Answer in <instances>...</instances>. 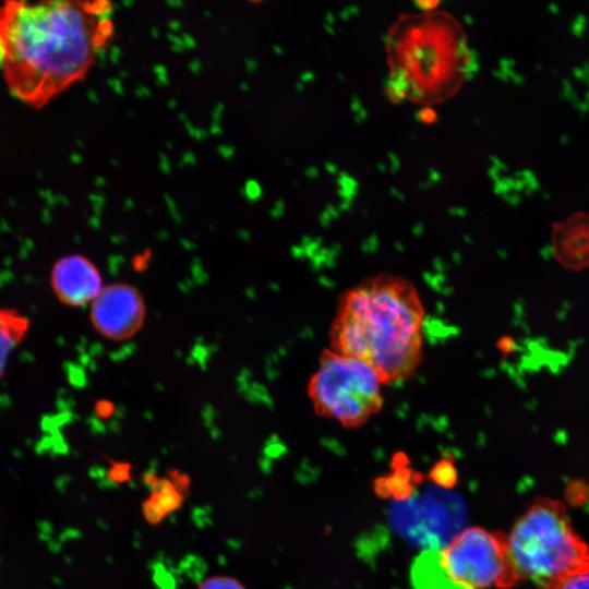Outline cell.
I'll list each match as a JSON object with an SVG mask.
<instances>
[{
  "instance_id": "1",
  "label": "cell",
  "mask_w": 589,
  "mask_h": 589,
  "mask_svg": "<svg viewBox=\"0 0 589 589\" xmlns=\"http://www.w3.org/2000/svg\"><path fill=\"white\" fill-rule=\"evenodd\" d=\"M109 2L0 5V69L11 93L40 108L82 80L113 32Z\"/></svg>"
},
{
  "instance_id": "2",
  "label": "cell",
  "mask_w": 589,
  "mask_h": 589,
  "mask_svg": "<svg viewBox=\"0 0 589 589\" xmlns=\"http://www.w3.org/2000/svg\"><path fill=\"white\" fill-rule=\"evenodd\" d=\"M423 322L414 286L378 274L340 297L329 330L330 349L365 361L386 385L406 381L422 361Z\"/></svg>"
},
{
  "instance_id": "3",
  "label": "cell",
  "mask_w": 589,
  "mask_h": 589,
  "mask_svg": "<svg viewBox=\"0 0 589 589\" xmlns=\"http://www.w3.org/2000/svg\"><path fill=\"white\" fill-rule=\"evenodd\" d=\"M508 540L522 579L538 589H553L562 579L589 570V545L557 500L537 498L514 524Z\"/></svg>"
},
{
  "instance_id": "4",
  "label": "cell",
  "mask_w": 589,
  "mask_h": 589,
  "mask_svg": "<svg viewBox=\"0 0 589 589\" xmlns=\"http://www.w3.org/2000/svg\"><path fill=\"white\" fill-rule=\"evenodd\" d=\"M384 385L365 361L327 349L320 356L308 394L318 416L345 428H358L381 410Z\"/></svg>"
},
{
  "instance_id": "5",
  "label": "cell",
  "mask_w": 589,
  "mask_h": 589,
  "mask_svg": "<svg viewBox=\"0 0 589 589\" xmlns=\"http://www.w3.org/2000/svg\"><path fill=\"white\" fill-rule=\"evenodd\" d=\"M438 566L461 589H510L524 581L513 558L508 534L469 527L441 549Z\"/></svg>"
},
{
  "instance_id": "6",
  "label": "cell",
  "mask_w": 589,
  "mask_h": 589,
  "mask_svg": "<svg viewBox=\"0 0 589 589\" xmlns=\"http://www.w3.org/2000/svg\"><path fill=\"white\" fill-rule=\"evenodd\" d=\"M146 305L142 293L128 283L105 285L89 304L93 327L110 340L132 338L144 325Z\"/></svg>"
},
{
  "instance_id": "7",
  "label": "cell",
  "mask_w": 589,
  "mask_h": 589,
  "mask_svg": "<svg viewBox=\"0 0 589 589\" xmlns=\"http://www.w3.org/2000/svg\"><path fill=\"white\" fill-rule=\"evenodd\" d=\"M50 285L60 302L74 308L89 305L105 286L98 267L82 254L58 260L50 273Z\"/></svg>"
},
{
  "instance_id": "8",
  "label": "cell",
  "mask_w": 589,
  "mask_h": 589,
  "mask_svg": "<svg viewBox=\"0 0 589 589\" xmlns=\"http://www.w3.org/2000/svg\"><path fill=\"white\" fill-rule=\"evenodd\" d=\"M551 240L554 256L564 266L589 265V213L578 212L554 224Z\"/></svg>"
},
{
  "instance_id": "9",
  "label": "cell",
  "mask_w": 589,
  "mask_h": 589,
  "mask_svg": "<svg viewBox=\"0 0 589 589\" xmlns=\"http://www.w3.org/2000/svg\"><path fill=\"white\" fill-rule=\"evenodd\" d=\"M179 479H155L152 481V491L143 504V515L151 524H158L175 512L182 503L183 481Z\"/></svg>"
},
{
  "instance_id": "10",
  "label": "cell",
  "mask_w": 589,
  "mask_h": 589,
  "mask_svg": "<svg viewBox=\"0 0 589 589\" xmlns=\"http://www.w3.org/2000/svg\"><path fill=\"white\" fill-rule=\"evenodd\" d=\"M29 320L15 309L0 308V380L13 350L29 329Z\"/></svg>"
},
{
  "instance_id": "11",
  "label": "cell",
  "mask_w": 589,
  "mask_h": 589,
  "mask_svg": "<svg viewBox=\"0 0 589 589\" xmlns=\"http://www.w3.org/2000/svg\"><path fill=\"white\" fill-rule=\"evenodd\" d=\"M197 589H245V587L236 578L214 576L205 579Z\"/></svg>"
},
{
  "instance_id": "12",
  "label": "cell",
  "mask_w": 589,
  "mask_h": 589,
  "mask_svg": "<svg viewBox=\"0 0 589 589\" xmlns=\"http://www.w3.org/2000/svg\"><path fill=\"white\" fill-rule=\"evenodd\" d=\"M553 589H589V570L568 576L558 581Z\"/></svg>"
},
{
  "instance_id": "13",
  "label": "cell",
  "mask_w": 589,
  "mask_h": 589,
  "mask_svg": "<svg viewBox=\"0 0 589 589\" xmlns=\"http://www.w3.org/2000/svg\"><path fill=\"white\" fill-rule=\"evenodd\" d=\"M337 182L339 185V195L344 201L351 202L358 188L356 179L347 173H339Z\"/></svg>"
},
{
  "instance_id": "14",
  "label": "cell",
  "mask_w": 589,
  "mask_h": 589,
  "mask_svg": "<svg viewBox=\"0 0 589 589\" xmlns=\"http://www.w3.org/2000/svg\"><path fill=\"white\" fill-rule=\"evenodd\" d=\"M385 89L387 97L395 104L402 101L406 97L407 91L389 79L386 81Z\"/></svg>"
},
{
  "instance_id": "15",
  "label": "cell",
  "mask_w": 589,
  "mask_h": 589,
  "mask_svg": "<svg viewBox=\"0 0 589 589\" xmlns=\"http://www.w3.org/2000/svg\"><path fill=\"white\" fill-rule=\"evenodd\" d=\"M416 118L424 124H433L437 121V113L433 108L424 107L417 111Z\"/></svg>"
},
{
  "instance_id": "16",
  "label": "cell",
  "mask_w": 589,
  "mask_h": 589,
  "mask_svg": "<svg viewBox=\"0 0 589 589\" xmlns=\"http://www.w3.org/2000/svg\"><path fill=\"white\" fill-rule=\"evenodd\" d=\"M440 1L436 0H419L414 1L413 5L421 11H430L440 5Z\"/></svg>"
},
{
  "instance_id": "17",
  "label": "cell",
  "mask_w": 589,
  "mask_h": 589,
  "mask_svg": "<svg viewBox=\"0 0 589 589\" xmlns=\"http://www.w3.org/2000/svg\"><path fill=\"white\" fill-rule=\"evenodd\" d=\"M358 7L356 5H350L346 9L342 10V12L340 13V17L341 20H348L352 14H358Z\"/></svg>"
},
{
  "instance_id": "18",
  "label": "cell",
  "mask_w": 589,
  "mask_h": 589,
  "mask_svg": "<svg viewBox=\"0 0 589 589\" xmlns=\"http://www.w3.org/2000/svg\"><path fill=\"white\" fill-rule=\"evenodd\" d=\"M388 156H389V159H390V170H392V172L395 173L400 167L399 158H398V156H396L393 153H389Z\"/></svg>"
},
{
  "instance_id": "19",
  "label": "cell",
  "mask_w": 589,
  "mask_h": 589,
  "mask_svg": "<svg viewBox=\"0 0 589 589\" xmlns=\"http://www.w3.org/2000/svg\"><path fill=\"white\" fill-rule=\"evenodd\" d=\"M429 173H430L429 179L433 184L438 182L442 179L441 173L436 171L435 169H430Z\"/></svg>"
},
{
  "instance_id": "20",
  "label": "cell",
  "mask_w": 589,
  "mask_h": 589,
  "mask_svg": "<svg viewBox=\"0 0 589 589\" xmlns=\"http://www.w3.org/2000/svg\"><path fill=\"white\" fill-rule=\"evenodd\" d=\"M351 109L357 113L362 109L361 100L356 95L352 97Z\"/></svg>"
},
{
  "instance_id": "21",
  "label": "cell",
  "mask_w": 589,
  "mask_h": 589,
  "mask_svg": "<svg viewBox=\"0 0 589 589\" xmlns=\"http://www.w3.org/2000/svg\"><path fill=\"white\" fill-rule=\"evenodd\" d=\"M305 173L310 178H316L318 177V169L314 166H310V168L306 169Z\"/></svg>"
},
{
  "instance_id": "22",
  "label": "cell",
  "mask_w": 589,
  "mask_h": 589,
  "mask_svg": "<svg viewBox=\"0 0 589 589\" xmlns=\"http://www.w3.org/2000/svg\"><path fill=\"white\" fill-rule=\"evenodd\" d=\"M390 194L393 196H395L396 199H398V201H405V196L402 195V193L397 190L396 188H390Z\"/></svg>"
},
{
  "instance_id": "23",
  "label": "cell",
  "mask_w": 589,
  "mask_h": 589,
  "mask_svg": "<svg viewBox=\"0 0 589 589\" xmlns=\"http://www.w3.org/2000/svg\"><path fill=\"white\" fill-rule=\"evenodd\" d=\"M368 117L366 111L362 108L356 116V120L360 123L364 121Z\"/></svg>"
},
{
  "instance_id": "24",
  "label": "cell",
  "mask_w": 589,
  "mask_h": 589,
  "mask_svg": "<svg viewBox=\"0 0 589 589\" xmlns=\"http://www.w3.org/2000/svg\"><path fill=\"white\" fill-rule=\"evenodd\" d=\"M314 80V74L311 71H306L302 74V81L311 82Z\"/></svg>"
},
{
  "instance_id": "25",
  "label": "cell",
  "mask_w": 589,
  "mask_h": 589,
  "mask_svg": "<svg viewBox=\"0 0 589 589\" xmlns=\"http://www.w3.org/2000/svg\"><path fill=\"white\" fill-rule=\"evenodd\" d=\"M325 169L332 175H335L337 172V167L330 163L325 164Z\"/></svg>"
},
{
  "instance_id": "26",
  "label": "cell",
  "mask_w": 589,
  "mask_h": 589,
  "mask_svg": "<svg viewBox=\"0 0 589 589\" xmlns=\"http://www.w3.org/2000/svg\"><path fill=\"white\" fill-rule=\"evenodd\" d=\"M420 35H421L420 29H412V31H411V37H412V38H419Z\"/></svg>"
},
{
  "instance_id": "27",
  "label": "cell",
  "mask_w": 589,
  "mask_h": 589,
  "mask_svg": "<svg viewBox=\"0 0 589 589\" xmlns=\"http://www.w3.org/2000/svg\"><path fill=\"white\" fill-rule=\"evenodd\" d=\"M326 20H328L329 24L334 23V21H335L332 13H327Z\"/></svg>"
},
{
  "instance_id": "28",
  "label": "cell",
  "mask_w": 589,
  "mask_h": 589,
  "mask_svg": "<svg viewBox=\"0 0 589 589\" xmlns=\"http://www.w3.org/2000/svg\"><path fill=\"white\" fill-rule=\"evenodd\" d=\"M380 168L382 169V171H385V169H386V167H385L384 164H378V169H380Z\"/></svg>"
}]
</instances>
